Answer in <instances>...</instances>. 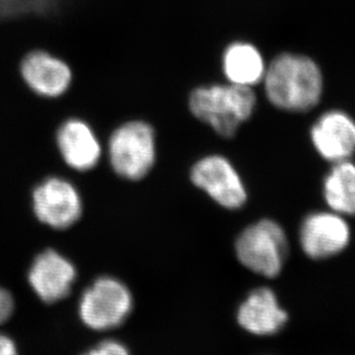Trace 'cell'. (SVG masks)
<instances>
[{
  "mask_svg": "<svg viewBox=\"0 0 355 355\" xmlns=\"http://www.w3.org/2000/svg\"><path fill=\"white\" fill-rule=\"evenodd\" d=\"M309 137L316 153L331 164L351 159L355 154V119L343 110L322 113Z\"/></svg>",
  "mask_w": 355,
  "mask_h": 355,
  "instance_id": "9c48e42d",
  "label": "cell"
},
{
  "mask_svg": "<svg viewBox=\"0 0 355 355\" xmlns=\"http://www.w3.org/2000/svg\"><path fill=\"white\" fill-rule=\"evenodd\" d=\"M236 321L250 335L264 337L280 331L288 321V314L271 288L259 287L240 304Z\"/></svg>",
  "mask_w": 355,
  "mask_h": 355,
  "instance_id": "8fae6325",
  "label": "cell"
},
{
  "mask_svg": "<svg viewBox=\"0 0 355 355\" xmlns=\"http://www.w3.org/2000/svg\"><path fill=\"white\" fill-rule=\"evenodd\" d=\"M288 254V239L279 223L263 218L247 226L236 241L240 263L252 272L276 278L283 271Z\"/></svg>",
  "mask_w": 355,
  "mask_h": 355,
  "instance_id": "3957f363",
  "label": "cell"
},
{
  "mask_svg": "<svg viewBox=\"0 0 355 355\" xmlns=\"http://www.w3.org/2000/svg\"><path fill=\"white\" fill-rule=\"evenodd\" d=\"M133 294L114 277H99L79 300V318L94 331H109L123 324L133 311Z\"/></svg>",
  "mask_w": 355,
  "mask_h": 355,
  "instance_id": "277c9868",
  "label": "cell"
},
{
  "mask_svg": "<svg viewBox=\"0 0 355 355\" xmlns=\"http://www.w3.org/2000/svg\"><path fill=\"white\" fill-rule=\"evenodd\" d=\"M266 71L263 55L250 42H233L223 53V72L229 83L254 88L262 83Z\"/></svg>",
  "mask_w": 355,
  "mask_h": 355,
  "instance_id": "5bb4252c",
  "label": "cell"
},
{
  "mask_svg": "<svg viewBox=\"0 0 355 355\" xmlns=\"http://www.w3.org/2000/svg\"><path fill=\"white\" fill-rule=\"evenodd\" d=\"M352 231L347 217L328 210L304 217L299 230V243L311 260H328L343 253L351 243Z\"/></svg>",
  "mask_w": 355,
  "mask_h": 355,
  "instance_id": "8992f818",
  "label": "cell"
},
{
  "mask_svg": "<svg viewBox=\"0 0 355 355\" xmlns=\"http://www.w3.org/2000/svg\"><path fill=\"white\" fill-rule=\"evenodd\" d=\"M191 179L196 187L227 210L243 208L248 200L243 178L234 165L220 155L200 159L191 168Z\"/></svg>",
  "mask_w": 355,
  "mask_h": 355,
  "instance_id": "52a82bcc",
  "label": "cell"
},
{
  "mask_svg": "<svg viewBox=\"0 0 355 355\" xmlns=\"http://www.w3.org/2000/svg\"><path fill=\"white\" fill-rule=\"evenodd\" d=\"M33 208L40 222L55 230L74 225L83 215V200L74 184L62 178L43 181L33 193Z\"/></svg>",
  "mask_w": 355,
  "mask_h": 355,
  "instance_id": "ba28073f",
  "label": "cell"
},
{
  "mask_svg": "<svg viewBox=\"0 0 355 355\" xmlns=\"http://www.w3.org/2000/svg\"><path fill=\"white\" fill-rule=\"evenodd\" d=\"M21 74L33 92L48 98L64 95L73 80L69 66L45 51L29 53L21 64Z\"/></svg>",
  "mask_w": 355,
  "mask_h": 355,
  "instance_id": "7c38bea8",
  "label": "cell"
},
{
  "mask_svg": "<svg viewBox=\"0 0 355 355\" xmlns=\"http://www.w3.org/2000/svg\"><path fill=\"white\" fill-rule=\"evenodd\" d=\"M323 198L328 209L355 217V163L352 159L332 164L323 180Z\"/></svg>",
  "mask_w": 355,
  "mask_h": 355,
  "instance_id": "9a60e30c",
  "label": "cell"
},
{
  "mask_svg": "<svg viewBox=\"0 0 355 355\" xmlns=\"http://www.w3.org/2000/svg\"><path fill=\"white\" fill-rule=\"evenodd\" d=\"M76 280L74 264L53 250L40 254L28 273L29 285L45 304H55L69 297Z\"/></svg>",
  "mask_w": 355,
  "mask_h": 355,
  "instance_id": "30bf717a",
  "label": "cell"
},
{
  "mask_svg": "<svg viewBox=\"0 0 355 355\" xmlns=\"http://www.w3.org/2000/svg\"><path fill=\"white\" fill-rule=\"evenodd\" d=\"M255 90L232 83L195 89L189 96V110L219 137H233L239 127L253 116L257 107Z\"/></svg>",
  "mask_w": 355,
  "mask_h": 355,
  "instance_id": "7a4b0ae2",
  "label": "cell"
},
{
  "mask_svg": "<svg viewBox=\"0 0 355 355\" xmlns=\"http://www.w3.org/2000/svg\"><path fill=\"white\" fill-rule=\"evenodd\" d=\"M0 355H19L15 343L8 336L1 335V334H0Z\"/></svg>",
  "mask_w": 355,
  "mask_h": 355,
  "instance_id": "ac0fdd59",
  "label": "cell"
},
{
  "mask_svg": "<svg viewBox=\"0 0 355 355\" xmlns=\"http://www.w3.org/2000/svg\"><path fill=\"white\" fill-rule=\"evenodd\" d=\"M14 300L8 291L0 287V324L10 320L13 314Z\"/></svg>",
  "mask_w": 355,
  "mask_h": 355,
  "instance_id": "e0dca14e",
  "label": "cell"
},
{
  "mask_svg": "<svg viewBox=\"0 0 355 355\" xmlns=\"http://www.w3.org/2000/svg\"><path fill=\"white\" fill-rule=\"evenodd\" d=\"M264 95L276 109L306 113L320 104L324 92V76L314 59L301 53L283 52L266 65Z\"/></svg>",
  "mask_w": 355,
  "mask_h": 355,
  "instance_id": "6da1fadb",
  "label": "cell"
},
{
  "mask_svg": "<svg viewBox=\"0 0 355 355\" xmlns=\"http://www.w3.org/2000/svg\"><path fill=\"white\" fill-rule=\"evenodd\" d=\"M109 158L113 171L128 180H140L156 161L154 128L144 121H130L118 127L109 140Z\"/></svg>",
  "mask_w": 355,
  "mask_h": 355,
  "instance_id": "5b68a950",
  "label": "cell"
},
{
  "mask_svg": "<svg viewBox=\"0 0 355 355\" xmlns=\"http://www.w3.org/2000/svg\"><path fill=\"white\" fill-rule=\"evenodd\" d=\"M57 144L69 168L86 172L98 164L102 147L92 127L83 120L69 119L59 127Z\"/></svg>",
  "mask_w": 355,
  "mask_h": 355,
  "instance_id": "4fadbf2b",
  "label": "cell"
},
{
  "mask_svg": "<svg viewBox=\"0 0 355 355\" xmlns=\"http://www.w3.org/2000/svg\"><path fill=\"white\" fill-rule=\"evenodd\" d=\"M83 355H130V353L123 343L107 339L98 343Z\"/></svg>",
  "mask_w": 355,
  "mask_h": 355,
  "instance_id": "2e32d148",
  "label": "cell"
}]
</instances>
